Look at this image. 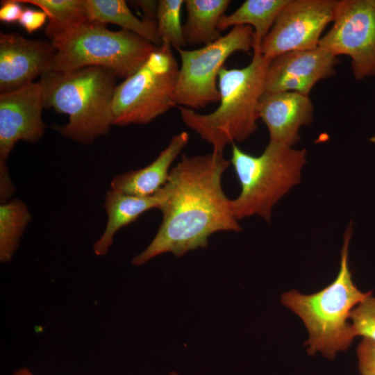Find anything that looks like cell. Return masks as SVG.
I'll list each match as a JSON object with an SVG mask.
<instances>
[{
  "instance_id": "18",
  "label": "cell",
  "mask_w": 375,
  "mask_h": 375,
  "mask_svg": "<svg viewBox=\"0 0 375 375\" xmlns=\"http://www.w3.org/2000/svg\"><path fill=\"white\" fill-rule=\"evenodd\" d=\"M290 0H247L230 15H224L218 24L222 31L236 26L253 28V49H260L278 14Z\"/></svg>"
},
{
  "instance_id": "8",
  "label": "cell",
  "mask_w": 375,
  "mask_h": 375,
  "mask_svg": "<svg viewBox=\"0 0 375 375\" xmlns=\"http://www.w3.org/2000/svg\"><path fill=\"white\" fill-rule=\"evenodd\" d=\"M253 29L236 26L226 35L201 48L178 49L179 68L174 101L176 105L192 110L219 101L218 76L225 61L238 51L249 53L253 48Z\"/></svg>"
},
{
  "instance_id": "11",
  "label": "cell",
  "mask_w": 375,
  "mask_h": 375,
  "mask_svg": "<svg viewBox=\"0 0 375 375\" xmlns=\"http://www.w3.org/2000/svg\"><path fill=\"white\" fill-rule=\"evenodd\" d=\"M334 0H290L261 43L271 60L282 53L318 47L321 34L333 20Z\"/></svg>"
},
{
  "instance_id": "4",
  "label": "cell",
  "mask_w": 375,
  "mask_h": 375,
  "mask_svg": "<svg viewBox=\"0 0 375 375\" xmlns=\"http://www.w3.org/2000/svg\"><path fill=\"white\" fill-rule=\"evenodd\" d=\"M351 234L350 224L344 235L339 273L329 285L312 294L294 290L282 294V303L301 318L308 331L306 345L310 355L320 352L332 360L337 352L347 349L355 337L347 322L351 311L372 293L362 292L353 283L348 267Z\"/></svg>"
},
{
  "instance_id": "20",
  "label": "cell",
  "mask_w": 375,
  "mask_h": 375,
  "mask_svg": "<svg viewBox=\"0 0 375 375\" xmlns=\"http://www.w3.org/2000/svg\"><path fill=\"white\" fill-rule=\"evenodd\" d=\"M31 219L26 204L18 199L0 205V261L9 262L17 249L21 238Z\"/></svg>"
},
{
  "instance_id": "22",
  "label": "cell",
  "mask_w": 375,
  "mask_h": 375,
  "mask_svg": "<svg viewBox=\"0 0 375 375\" xmlns=\"http://www.w3.org/2000/svg\"><path fill=\"white\" fill-rule=\"evenodd\" d=\"M183 0H160L158 1L156 26L162 43H167L176 49H183L187 44L185 40L181 10Z\"/></svg>"
},
{
  "instance_id": "9",
  "label": "cell",
  "mask_w": 375,
  "mask_h": 375,
  "mask_svg": "<svg viewBox=\"0 0 375 375\" xmlns=\"http://www.w3.org/2000/svg\"><path fill=\"white\" fill-rule=\"evenodd\" d=\"M318 46L349 56L356 80L375 76V0L335 1L333 26Z\"/></svg>"
},
{
  "instance_id": "26",
  "label": "cell",
  "mask_w": 375,
  "mask_h": 375,
  "mask_svg": "<svg viewBox=\"0 0 375 375\" xmlns=\"http://www.w3.org/2000/svg\"><path fill=\"white\" fill-rule=\"evenodd\" d=\"M0 20L7 24L19 22L24 9L17 0L1 1Z\"/></svg>"
},
{
  "instance_id": "2",
  "label": "cell",
  "mask_w": 375,
  "mask_h": 375,
  "mask_svg": "<svg viewBox=\"0 0 375 375\" xmlns=\"http://www.w3.org/2000/svg\"><path fill=\"white\" fill-rule=\"evenodd\" d=\"M269 61L260 49H255L247 66L240 69L224 66L217 81L219 104L214 111L201 114L178 108L183 123L211 144L212 151L223 153L228 144L243 142L256 131L258 106L265 92Z\"/></svg>"
},
{
  "instance_id": "23",
  "label": "cell",
  "mask_w": 375,
  "mask_h": 375,
  "mask_svg": "<svg viewBox=\"0 0 375 375\" xmlns=\"http://www.w3.org/2000/svg\"><path fill=\"white\" fill-rule=\"evenodd\" d=\"M349 318L354 336L361 335L375 343V297L372 293L351 311Z\"/></svg>"
},
{
  "instance_id": "12",
  "label": "cell",
  "mask_w": 375,
  "mask_h": 375,
  "mask_svg": "<svg viewBox=\"0 0 375 375\" xmlns=\"http://www.w3.org/2000/svg\"><path fill=\"white\" fill-rule=\"evenodd\" d=\"M338 62L337 56L319 46L282 53L269 62L265 91H292L308 96L318 81L335 74Z\"/></svg>"
},
{
  "instance_id": "27",
  "label": "cell",
  "mask_w": 375,
  "mask_h": 375,
  "mask_svg": "<svg viewBox=\"0 0 375 375\" xmlns=\"http://www.w3.org/2000/svg\"><path fill=\"white\" fill-rule=\"evenodd\" d=\"M13 375H35L27 368H22L16 371ZM169 375H178L176 372H171Z\"/></svg>"
},
{
  "instance_id": "15",
  "label": "cell",
  "mask_w": 375,
  "mask_h": 375,
  "mask_svg": "<svg viewBox=\"0 0 375 375\" xmlns=\"http://www.w3.org/2000/svg\"><path fill=\"white\" fill-rule=\"evenodd\" d=\"M189 139L186 131L174 135L152 162L143 168L114 176L110 189L138 197L155 194L167 182L170 167L188 144Z\"/></svg>"
},
{
  "instance_id": "1",
  "label": "cell",
  "mask_w": 375,
  "mask_h": 375,
  "mask_svg": "<svg viewBox=\"0 0 375 375\" xmlns=\"http://www.w3.org/2000/svg\"><path fill=\"white\" fill-rule=\"evenodd\" d=\"M230 163L223 153L214 151L183 156L161 188L160 226L149 244L133 258V265H142L162 253L181 257L205 248L216 232L242 231L222 185Z\"/></svg>"
},
{
  "instance_id": "10",
  "label": "cell",
  "mask_w": 375,
  "mask_h": 375,
  "mask_svg": "<svg viewBox=\"0 0 375 375\" xmlns=\"http://www.w3.org/2000/svg\"><path fill=\"white\" fill-rule=\"evenodd\" d=\"M44 94L40 82L0 93V192L15 191L6 165L11 151L19 140L37 142L43 136Z\"/></svg>"
},
{
  "instance_id": "25",
  "label": "cell",
  "mask_w": 375,
  "mask_h": 375,
  "mask_svg": "<svg viewBox=\"0 0 375 375\" xmlns=\"http://www.w3.org/2000/svg\"><path fill=\"white\" fill-rule=\"evenodd\" d=\"M47 18L46 13L42 10L25 8L19 23L28 33H33L44 24Z\"/></svg>"
},
{
  "instance_id": "5",
  "label": "cell",
  "mask_w": 375,
  "mask_h": 375,
  "mask_svg": "<svg viewBox=\"0 0 375 375\" xmlns=\"http://www.w3.org/2000/svg\"><path fill=\"white\" fill-rule=\"evenodd\" d=\"M51 70L63 72L101 67L124 79L135 73L157 47L125 29L109 30L103 24L87 22L53 35Z\"/></svg>"
},
{
  "instance_id": "16",
  "label": "cell",
  "mask_w": 375,
  "mask_h": 375,
  "mask_svg": "<svg viewBox=\"0 0 375 375\" xmlns=\"http://www.w3.org/2000/svg\"><path fill=\"white\" fill-rule=\"evenodd\" d=\"M163 199L161 189L149 197L131 195L112 189L108 190L104 202L107 222L103 233L93 245L95 255L107 254L120 228L133 223L147 210H160Z\"/></svg>"
},
{
  "instance_id": "21",
  "label": "cell",
  "mask_w": 375,
  "mask_h": 375,
  "mask_svg": "<svg viewBox=\"0 0 375 375\" xmlns=\"http://www.w3.org/2000/svg\"><path fill=\"white\" fill-rule=\"evenodd\" d=\"M44 12L49 19L45 33L49 38L62 30L89 22L85 0H17Z\"/></svg>"
},
{
  "instance_id": "17",
  "label": "cell",
  "mask_w": 375,
  "mask_h": 375,
  "mask_svg": "<svg viewBox=\"0 0 375 375\" xmlns=\"http://www.w3.org/2000/svg\"><path fill=\"white\" fill-rule=\"evenodd\" d=\"M230 3V0L184 1L187 20L183 30L186 44L206 46L219 39L218 24Z\"/></svg>"
},
{
  "instance_id": "24",
  "label": "cell",
  "mask_w": 375,
  "mask_h": 375,
  "mask_svg": "<svg viewBox=\"0 0 375 375\" xmlns=\"http://www.w3.org/2000/svg\"><path fill=\"white\" fill-rule=\"evenodd\" d=\"M361 375H375V343L364 338L357 348Z\"/></svg>"
},
{
  "instance_id": "7",
  "label": "cell",
  "mask_w": 375,
  "mask_h": 375,
  "mask_svg": "<svg viewBox=\"0 0 375 375\" xmlns=\"http://www.w3.org/2000/svg\"><path fill=\"white\" fill-rule=\"evenodd\" d=\"M178 71L172 47L167 43L157 47L135 73L117 85L113 125L147 124L175 106Z\"/></svg>"
},
{
  "instance_id": "14",
  "label": "cell",
  "mask_w": 375,
  "mask_h": 375,
  "mask_svg": "<svg viewBox=\"0 0 375 375\" xmlns=\"http://www.w3.org/2000/svg\"><path fill=\"white\" fill-rule=\"evenodd\" d=\"M313 110L308 95L292 91H265L258 106V116L268 128L269 141L291 147L300 139V127L311 123Z\"/></svg>"
},
{
  "instance_id": "28",
  "label": "cell",
  "mask_w": 375,
  "mask_h": 375,
  "mask_svg": "<svg viewBox=\"0 0 375 375\" xmlns=\"http://www.w3.org/2000/svg\"><path fill=\"white\" fill-rule=\"evenodd\" d=\"M369 140H370L372 142H373V143L375 144V135L372 136V137L369 139Z\"/></svg>"
},
{
  "instance_id": "19",
  "label": "cell",
  "mask_w": 375,
  "mask_h": 375,
  "mask_svg": "<svg viewBox=\"0 0 375 375\" xmlns=\"http://www.w3.org/2000/svg\"><path fill=\"white\" fill-rule=\"evenodd\" d=\"M89 22L114 24L150 42L156 47L162 42L156 26L138 18L124 0H85Z\"/></svg>"
},
{
  "instance_id": "13",
  "label": "cell",
  "mask_w": 375,
  "mask_h": 375,
  "mask_svg": "<svg viewBox=\"0 0 375 375\" xmlns=\"http://www.w3.org/2000/svg\"><path fill=\"white\" fill-rule=\"evenodd\" d=\"M55 49L51 42L0 33V93L33 83L51 70Z\"/></svg>"
},
{
  "instance_id": "6",
  "label": "cell",
  "mask_w": 375,
  "mask_h": 375,
  "mask_svg": "<svg viewBox=\"0 0 375 375\" xmlns=\"http://www.w3.org/2000/svg\"><path fill=\"white\" fill-rule=\"evenodd\" d=\"M306 150L269 141L263 152L254 156L232 144V164L241 186L240 194L231 199L238 219L257 215L269 222L272 207L292 187L300 182L306 162Z\"/></svg>"
},
{
  "instance_id": "3",
  "label": "cell",
  "mask_w": 375,
  "mask_h": 375,
  "mask_svg": "<svg viewBox=\"0 0 375 375\" xmlns=\"http://www.w3.org/2000/svg\"><path fill=\"white\" fill-rule=\"evenodd\" d=\"M116 77L106 68L87 67L50 70L40 78L44 108L68 115V122L57 128L63 137L87 144L108 133Z\"/></svg>"
}]
</instances>
